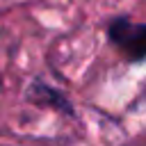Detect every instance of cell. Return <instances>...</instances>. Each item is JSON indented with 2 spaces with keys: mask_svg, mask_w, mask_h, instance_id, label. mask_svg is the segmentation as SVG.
I'll use <instances>...</instances> for the list:
<instances>
[{
  "mask_svg": "<svg viewBox=\"0 0 146 146\" xmlns=\"http://www.w3.org/2000/svg\"><path fill=\"white\" fill-rule=\"evenodd\" d=\"M112 43L132 62L146 57V23H130L128 18H116L110 25Z\"/></svg>",
  "mask_w": 146,
  "mask_h": 146,
  "instance_id": "obj_1",
  "label": "cell"
}]
</instances>
